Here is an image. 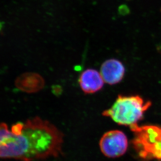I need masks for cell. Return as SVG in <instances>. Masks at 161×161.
<instances>
[{"label":"cell","mask_w":161,"mask_h":161,"mask_svg":"<svg viewBox=\"0 0 161 161\" xmlns=\"http://www.w3.org/2000/svg\"><path fill=\"white\" fill-rule=\"evenodd\" d=\"M16 87L21 91L34 93L43 88L44 80L42 77L37 73L28 72L18 76L16 79Z\"/></svg>","instance_id":"cell-7"},{"label":"cell","mask_w":161,"mask_h":161,"mask_svg":"<svg viewBox=\"0 0 161 161\" xmlns=\"http://www.w3.org/2000/svg\"><path fill=\"white\" fill-rule=\"evenodd\" d=\"M125 68L118 59L111 58L105 61L101 65L100 74L104 81L111 85L120 82L123 79Z\"/></svg>","instance_id":"cell-5"},{"label":"cell","mask_w":161,"mask_h":161,"mask_svg":"<svg viewBox=\"0 0 161 161\" xmlns=\"http://www.w3.org/2000/svg\"><path fill=\"white\" fill-rule=\"evenodd\" d=\"M135 134L134 144L142 158L161 160V128L157 126L130 127Z\"/></svg>","instance_id":"cell-3"},{"label":"cell","mask_w":161,"mask_h":161,"mask_svg":"<svg viewBox=\"0 0 161 161\" xmlns=\"http://www.w3.org/2000/svg\"><path fill=\"white\" fill-rule=\"evenodd\" d=\"M99 146L105 157L109 158H119L124 155L127 150V138L122 131L110 130L102 136Z\"/></svg>","instance_id":"cell-4"},{"label":"cell","mask_w":161,"mask_h":161,"mask_svg":"<svg viewBox=\"0 0 161 161\" xmlns=\"http://www.w3.org/2000/svg\"><path fill=\"white\" fill-rule=\"evenodd\" d=\"M151 105L150 101L144 102L139 96H118L113 105L102 113L104 116L110 117L120 125L132 126L143 116L144 113Z\"/></svg>","instance_id":"cell-2"},{"label":"cell","mask_w":161,"mask_h":161,"mask_svg":"<svg viewBox=\"0 0 161 161\" xmlns=\"http://www.w3.org/2000/svg\"><path fill=\"white\" fill-rule=\"evenodd\" d=\"M63 134L47 120L39 117L0 127V156L23 161L43 160L62 154Z\"/></svg>","instance_id":"cell-1"},{"label":"cell","mask_w":161,"mask_h":161,"mask_svg":"<svg viewBox=\"0 0 161 161\" xmlns=\"http://www.w3.org/2000/svg\"><path fill=\"white\" fill-rule=\"evenodd\" d=\"M78 82L84 93L92 94L101 90L104 81L100 73L94 69H89L81 74Z\"/></svg>","instance_id":"cell-6"}]
</instances>
